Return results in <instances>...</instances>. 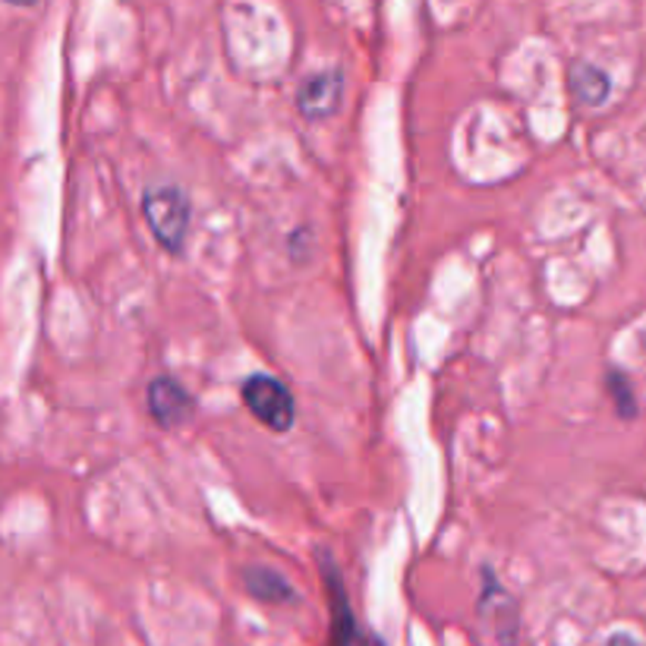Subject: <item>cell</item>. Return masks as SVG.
Returning a JSON list of instances; mask_svg holds the SVG:
<instances>
[{"instance_id": "obj_7", "label": "cell", "mask_w": 646, "mask_h": 646, "mask_svg": "<svg viewBox=\"0 0 646 646\" xmlns=\"http://www.w3.org/2000/svg\"><path fill=\"white\" fill-rule=\"evenodd\" d=\"M246 589L253 593L255 599L262 603H294L296 593L294 587L272 568H250L246 574Z\"/></svg>"}, {"instance_id": "obj_3", "label": "cell", "mask_w": 646, "mask_h": 646, "mask_svg": "<svg viewBox=\"0 0 646 646\" xmlns=\"http://www.w3.org/2000/svg\"><path fill=\"white\" fill-rule=\"evenodd\" d=\"M341 95H344V77H341L337 70L315 73V77H310L303 85H300V92H296V108L303 111V118L322 120L337 111Z\"/></svg>"}, {"instance_id": "obj_2", "label": "cell", "mask_w": 646, "mask_h": 646, "mask_svg": "<svg viewBox=\"0 0 646 646\" xmlns=\"http://www.w3.org/2000/svg\"><path fill=\"white\" fill-rule=\"evenodd\" d=\"M243 404L269 430L287 432L294 426V397L272 375H250L243 385Z\"/></svg>"}, {"instance_id": "obj_9", "label": "cell", "mask_w": 646, "mask_h": 646, "mask_svg": "<svg viewBox=\"0 0 646 646\" xmlns=\"http://www.w3.org/2000/svg\"><path fill=\"white\" fill-rule=\"evenodd\" d=\"M608 392L615 397V404H618L622 416H634V394H630V385H627L625 375L622 373L608 375Z\"/></svg>"}, {"instance_id": "obj_10", "label": "cell", "mask_w": 646, "mask_h": 646, "mask_svg": "<svg viewBox=\"0 0 646 646\" xmlns=\"http://www.w3.org/2000/svg\"><path fill=\"white\" fill-rule=\"evenodd\" d=\"M10 3H20V7H32L36 0H10Z\"/></svg>"}, {"instance_id": "obj_4", "label": "cell", "mask_w": 646, "mask_h": 646, "mask_svg": "<svg viewBox=\"0 0 646 646\" xmlns=\"http://www.w3.org/2000/svg\"><path fill=\"white\" fill-rule=\"evenodd\" d=\"M145 401H149V413L164 430H174L180 423H186L193 413V397L183 392V385H176L174 378H164V375L149 385Z\"/></svg>"}, {"instance_id": "obj_5", "label": "cell", "mask_w": 646, "mask_h": 646, "mask_svg": "<svg viewBox=\"0 0 646 646\" xmlns=\"http://www.w3.org/2000/svg\"><path fill=\"white\" fill-rule=\"evenodd\" d=\"M322 574H325V587H329V596H332V646H363V637H360L353 608L347 603L344 584H341V577H337L329 555H322Z\"/></svg>"}, {"instance_id": "obj_6", "label": "cell", "mask_w": 646, "mask_h": 646, "mask_svg": "<svg viewBox=\"0 0 646 646\" xmlns=\"http://www.w3.org/2000/svg\"><path fill=\"white\" fill-rule=\"evenodd\" d=\"M608 89H612V82H608V77L599 70V67H593V63H577V67L571 70V92L577 95L581 104L599 108V104L608 99Z\"/></svg>"}, {"instance_id": "obj_1", "label": "cell", "mask_w": 646, "mask_h": 646, "mask_svg": "<svg viewBox=\"0 0 646 646\" xmlns=\"http://www.w3.org/2000/svg\"><path fill=\"white\" fill-rule=\"evenodd\" d=\"M145 221L168 253H180L190 231V202L176 186H155L145 193Z\"/></svg>"}, {"instance_id": "obj_8", "label": "cell", "mask_w": 646, "mask_h": 646, "mask_svg": "<svg viewBox=\"0 0 646 646\" xmlns=\"http://www.w3.org/2000/svg\"><path fill=\"white\" fill-rule=\"evenodd\" d=\"M480 606H495L498 612H508V615H517V608H514V599H511L505 589L498 587L495 581H492V574L486 571V589H483V599H480ZM514 634H517V625L508 622L505 615L498 618V640H505V644H514Z\"/></svg>"}]
</instances>
